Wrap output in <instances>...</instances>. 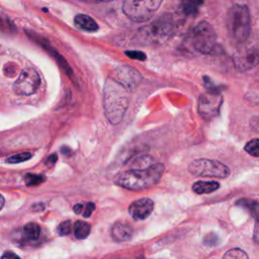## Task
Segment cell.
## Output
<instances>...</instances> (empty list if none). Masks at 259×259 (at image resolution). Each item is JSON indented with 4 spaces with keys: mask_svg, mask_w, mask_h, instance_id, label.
<instances>
[{
    "mask_svg": "<svg viewBox=\"0 0 259 259\" xmlns=\"http://www.w3.org/2000/svg\"><path fill=\"white\" fill-rule=\"evenodd\" d=\"M165 167L161 163H153L145 168H131L119 173L114 182L128 190H144L156 185L163 176Z\"/></svg>",
    "mask_w": 259,
    "mask_h": 259,
    "instance_id": "obj_1",
    "label": "cell"
},
{
    "mask_svg": "<svg viewBox=\"0 0 259 259\" xmlns=\"http://www.w3.org/2000/svg\"><path fill=\"white\" fill-rule=\"evenodd\" d=\"M128 102V90L114 79L108 78L104 84L103 108L110 123L117 124L122 119Z\"/></svg>",
    "mask_w": 259,
    "mask_h": 259,
    "instance_id": "obj_2",
    "label": "cell"
},
{
    "mask_svg": "<svg viewBox=\"0 0 259 259\" xmlns=\"http://www.w3.org/2000/svg\"><path fill=\"white\" fill-rule=\"evenodd\" d=\"M228 28L232 37L238 41H245L251 29V17L249 8L246 5L235 4L229 11Z\"/></svg>",
    "mask_w": 259,
    "mask_h": 259,
    "instance_id": "obj_3",
    "label": "cell"
},
{
    "mask_svg": "<svg viewBox=\"0 0 259 259\" xmlns=\"http://www.w3.org/2000/svg\"><path fill=\"white\" fill-rule=\"evenodd\" d=\"M188 42L200 54H212L217 45L215 31L208 22L200 21L190 30Z\"/></svg>",
    "mask_w": 259,
    "mask_h": 259,
    "instance_id": "obj_4",
    "label": "cell"
},
{
    "mask_svg": "<svg viewBox=\"0 0 259 259\" xmlns=\"http://www.w3.org/2000/svg\"><path fill=\"white\" fill-rule=\"evenodd\" d=\"M161 3L162 0H124L122 12L133 21L142 22L150 19Z\"/></svg>",
    "mask_w": 259,
    "mask_h": 259,
    "instance_id": "obj_5",
    "label": "cell"
},
{
    "mask_svg": "<svg viewBox=\"0 0 259 259\" xmlns=\"http://www.w3.org/2000/svg\"><path fill=\"white\" fill-rule=\"evenodd\" d=\"M188 171L199 177L226 178L230 175V168L218 160L197 159L192 161L188 166Z\"/></svg>",
    "mask_w": 259,
    "mask_h": 259,
    "instance_id": "obj_6",
    "label": "cell"
},
{
    "mask_svg": "<svg viewBox=\"0 0 259 259\" xmlns=\"http://www.w3.org/2000/svg\"><path fill=\"white\" fill-rule=\"evenodd\" d=\"M223 104V96L218 89H208L207 92L199 95L197 110L201 118L211 120L220 114Z\"/></svg>",
    "mask_w": 259,
    "mask_h": 259,
    "instance_id": "obj_7",
    "label": "cell"
},
{
    "mask_svg": "<svg viewBox=\"0 0 259 259\" xmlns=\"http://www.w3.org/2000/svg\"><path fill=\"white\" fill-rule=\"evenodd\" d=\"M173 29L174 24L171 16L167 15L153 21L148 26H145L143 29V35L146 39L151 41H163L171 35Z\"/></svg>",
    "mask_w": 259,
    "mask_h": 259,
    "instance_id": "obj_8",
    "label": "cell"
},
{
    "mask_svg": "<svg viewBox=\"0 0 259 259\" xmlns=\"http://www.w3.org/2000/svg\"><path fill=\"white\" fill-rule=\"evenodd\" d=\"M40 85V77L32 68L23 69L13 84V91L18 95H31Z\"/></svg>",
    "mask_w": 259,
    "mask_h": 259,
    "instance_id": "obj_9",
    "label": "cell"
},
{
    "mask_svg": "<svg viewBox=\"0 0 259 259\" xmlns=\"http://www.w3.org/2000/svg\"><path fill=\"white\" fill-rule=\"evenodd\" d=\"M113 79L130 91L134 90L139 86L142 80V75L140 74L139 71L132 67L120 66L114 70Z\"/></svg>",
    "mask_w": 259,
    "mask_h": 259,
    "instance_id": "obj_10",
    "label": "cell"
},
{
    "mask_svg": "<svg viewBox=\"0 0 259 259\" xmlns=\"http://www.w3.org/2000/svg\"><path fill=\"white\" fill-rule=\"evenodd\" d=\"M154 208V201L151 198L143 197L133 201L128 206V213L134 220L147 219Z\"/></svg>",
    "mask_w": 259,
    "mask_h": 259,
    "instance_id": "obj_11",
    "label": "cell"
},
{
    "mask_svg": "<svg viewBox=\"0 0 259 259\" xmlns=\"http://www.w3.org/2000/svg\"><path fill=\"white\" fill-rule=\"evenodd\" d=\"M258 61V53L256 49H248L234 56L235 66L240 71H247L254 68Z\"/></svg>",
    "mask_w": 259,
    "mask_h": 259,
    "instance_id": "obj_12",
    "label": "cell"
},
{
    "mask_svg": "<svg viewBox=\"0 0 259 259\" xmlns=\"http://www.w3.org/2000/svg\"><path fill=\"white\" fill-rule=\"evenodd\" d=\"M110 234L115 242H125L132 239L134 230L130 224L119 221L112 225Z\"/></svg>",
    "mask_w": 259,
    "mask_h": 259,
    "instance_id": "obj_13",
    "label": "cell"
},
{
    "mask_svg": "<svg viewBox=\"0 0 259 259\" xmlns=\"http://www.w3.org/2000/svg\"><path fill=\"white\" fill-rule=\"evenodd\" d=\"M75 26L84 31H96L98 29V25L95 20L86 14H77L74 18Z\"/></svg>",
    "mask_w": 259,
    "mask_h": 259,
    "instance_id": "obj_14",
    "label": "cell"
},
{
    "mask_svg": "<svg viewBox=\"0 0 259 259\" xmlns=\"http://www.w3.org/2000/svg\"><path fill=\"white\" fill-rule=\"evenodd\" d=\"M220 188V183L213 180L210 181H196L192 184V190L197 194H206L215 191Z\"/></svg>",
    "mask_w": 259,
    "mask_h": 259,
    "instance_id": "obj_15",
    "label": "cell"
},
{
    "mask_svg": "<svg viewBox=\"0 0 259 259\" xmlns=\"http://www.w3.org/2000/svg\"><path fill=\"white\" fill-rule=\"evenodd\" d=\"M91 231V226L84 221H77L73 226L74 236L77 239H85L88 237Z\"/></svg>",
    "mask_w": 259,
    "mask_h": 259,
    "instance_id": "obj_16",
    "label": "cell"
},
{
    "mask_svg": "<svg viewBox=\"0 0 259 259\" xmlns=\"http://www.w3.org/2000/svg\"><path fill=\"white\" fill-rule=\"evenodd\" d=\"M22 234H23V237L26 238L27 240L34 241L38 239L40 235V228L35 223H28L23 227Z\"/></svg>",
    "mask_w": 259,
    "mask_h": 259,
    "instance_id": "obj_17",
    "label": "cell"
},
{
    "mask_svg": "<svg viewBox=\"0 0 259 259\" xmlns=\"http://www.w3.org/2000/svg\"><path fill=\"white\" fill-rule=\"evenodd\" d=\"M236 204L248 209L250 211V213L253 214L254 218L256 219V213H257V209H258V203H257L256 200L248 199V198H242V199H239L236 202Z\"/></svg>",
    "mask_w": 259,
    "mask_h": 259,
    "instance_id": "obj_18",
    "label": "cell"
},
{
    "mask_svg": "<svg viewBox=\"0 0 259 259\" xmlns=\"http://www.w3.org/2000/svg\"><path fill=\"white\" fill-rule=\"evenodd\" d=\"M46 180V177L44 175H38V174H31L28 173L25 175L24 177V181L25 184L27 186H36L39 185L40 183H42Z\"/></svg>",
    "mask_w": 259,
    "mask_h": 259,
    "instance_id": "obj_19",
    "label": "cell"
},
{
    "mask_svg": "<svg viewBox=\"0 0 259 259\" xmlns=\"http://www.w3.org/2000/svg\"><path fill=\"white\" fill-rule=\"evenodd\" d=\"M245 151L253 157H258L259 156V140L257 138H255V139L249 141L245 145Z\"/></svg>",
    "mask_w": 259,
    "mask_h": 259,
    "instance_id": "obj_20",
    "label": "cell"
},
{
    "mask_svg": "<svg viewBox=\"0 0 259 259\" xmlns=\"http://www.w3.org/2000/svg\"><path fill=\"white\" fill-rule=\"evenodd\" d=\"M31 158V154L28 152H23V153H18L15 155H12L6 159V163L10 164H16V163H21L24 161H27Z\"/></svg>",
    "mask_w": 259,
    "mask_h": 259,
    "instance_id": "obj_21",
    "label": "cell"
},
{
    "mask_svg": "<svg viewBox=\"0 0 259 259\" xmlns=\"http://www.w3.org/2000/svg\"><path fill=\"white\" fill-rule=\"evenodd\" d=\"M153 159L150 157V156H142V157H139L138 159H136L132 165H133V168H145V167H148L150 166L151 164H153Z\"/></svg>",
    "mask_w": 259,
    "mask_h": 259,
    "instance_id": "obj_22",
    "label": "cell"
},
{
    "mask_svg": "<svg viewBox=\"0 0 259 259\" xmlns=\"http://www.w3.org/2000/svg\"><path fill=\"white\" fill-rule=\"evenodd\" d=\"M224 258H237V259H247L248 255L246 254V252L242 249H231L230 251H228L225 255Z\"/></svg>",
    "mask_w": 259,
    "mask_h": 259,
    "instance_id": "obj_23",
    "label": "cell"
},
{
    "mask_svg": "<svg viewBox=\"0 0 259 259\" xmlns=\"http://www.w3.org/2000/svg\"><path fill=\"white\" fill-rule=\"evenodd\" d=\"M201 3V0H184V10L187 14L194 13L197 6Z\"/></svg>",
    "mask_w": 259,
    "mask_h": 259,
    "instance_id": "obj_24",
    "label": "cell"
},
{
    "mask_svg": "<svg viewBox=\"0 0 259 259\" xmlns=\"http://www.w3.org/2000/svg\"><path fill=\"white\" fill-rule=\"evenodd\" d=\"M71 221H65L62 222L58 228H57V232L60 236H67L71 233Z\"/></svg>",
    "mask_w": 259,
    "mask_h": 259,
    "instance_id": "obj_25",
    "label": "cell"
},
{
    "mask_svg": "<svg viewBox=\"0 0 259 259\" xmlns=\"http://www.w3.org/2000/svg\"><path fill=\"white\" fill-rule=\"evenodd\" d=\"M128 58L133 60H138V61H145L147 59L146 55L141 52V51H126L124 53Z\"/></svg>",
    "mask_w": 259,
    "mask_h": 259,
    "instance_id": "obj_26",
    "label": "cell"
},
{
    "mask_svg": "<svg viewBox=\"0 0 259 259\" xmlns=\"http://www.w3.org/2000/svg\"><path fill=\"white\" fill-rule=\"evenodd\" d=\"M203 243L208 247H212L219 243V239L214 234H207L203 240Z\"/></svg>",
    "mask_w": 259,
    "mask_h": 259,
    "instance_id": "obj_27",
    "label": "cell"
},
{
    "mask_svg": "<svg viewBox=\"0 0 259 259\" xmlns=\"http://www.w3.org/2000/svg\"><path fill=\"white\" fill-rule=\"evenodd\" d=\"M95 209V204L93 202H87L85 205V208L83 209V218L87 219L89 217H91L93 210Z\"/></svg>",
    "mask_w": 259,
    "mask_h": 259,
    "instance_id": "obj_28",
    "label": "cell"
},
{
    "mask_svg": "<svg viewBox=\"0 0 259 259\" xmlns=\"http://www.w3.org/2000/svg\"><path fill=\"white\" fill-rule=\"evenodd\" d=\"M57 160H58V156H57L56 154H52V155L47 159V164L50 165V166H52V165H54V164L57 162Z\"/></svg>",
    "mask_w": 259,
    "mask_h": 259,
    "instance_id": "obj_29",
    "label": "cell"
},
{
    "mask_svg": "<svg viewBox=\"0 0 259 259\" xmlns=\"http://www.w3.org/2000/svg\"><path fill=\"white\" fill-rule=\"evenodd\" d=\"M73 209H74V212L76 214H80L83 211V209H84V205L82 203H77V204H75L73 206Z\"/></svg>",
    "mask_w": 259,
    "mask_h": 259,
    "instance_id": "obj_30",
    "label": "cell"
},
{
    "mask_svg": "<svg viewBox=\"0 0 259 259\" xmlns=\"http://www.w3.org/2000/svg\"><path fill=\"white\" fill-rule=\"evenodd\" d=\"M2 258H11V257H18L16 254H14V253H12V252H6V253H4L2 256H1Z\"/></svg>",
    "mask_w": 259,
    "mask_h": 259,
    "instance_id": "obj_31",
    "label": "cell"
},
{
    "mask_svg": "<svg viewBox=\"0 0 259 259\" xmlns=\"http://www.w3.org/2000/svg\"><path fill=\"white\" fill-rule=\"evenodd\" d=\"M61 151H62V153L65 155H70L71 154V150L69 149V148H67V147H63L62 149H61Z\"/></svg>",
    "mask_w": 259,
    "mask_h": 259,
    "instance_id": "obj_32",
    "label": "cell"
},
{
    "mask_svg": "<svg viewBox=\"0 0 259 259\" xmlns=\"http://www.w3.org/2000/svg\"><path fill=\"white\" fill-rule=\"evenodd\" d=\"M84 2H92V3H96V2H108V1H112V0H81Z\"/></svg>",
    "mask_w": 259,
    "mask_h": 259,
    "instance_id": "obj_33",
    "label": "cell"
},
{
    "mask_svg": "<svg viewBox=\"0 0 259 259\" xmlns=\"http://www.w3.org/2000/svg\"><path fill=\"white\" fill-rule=\"evenodd\" d=\"M4 202H5V200H4V197L0 194V209L4 206Z\"/></svg>",
    "mask_w": 259,
    "mask_h": 259,
    "instance_id": "obj_34",
    "label": "cell"
},
{
    "mask_svg": "<svg viewBox=\"0 0 259 259\" xmlns=\"http://www.w3.org/2000/svg\"><path fill=\"white\" fill-rule=\"evenodd\" d=\"M5 22L2 19H0V29H5Z\"/></svg>",
    "mask_w": 259,
    "mask_h": 259,
    "instance_id": "obj_35",
    "label": "cell"
}]
</instances>
